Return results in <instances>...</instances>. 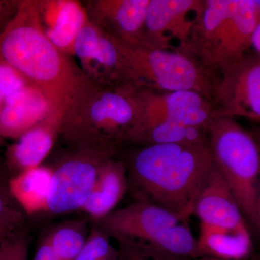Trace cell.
<instances>
[{"mask_svg":"<svg viewBox=\"0 0 260 260\" xmlns=\"http://www.w3.org/2000/svg\"><path fill=\"white\" fill-rule=\"evenodd\" d=\"M123 160L135 202L160 207L186 223L213 165L209 144L141 145Z\"/></svg>","mask_w":260,"mask_h":260,"instance_id":"cell-1","label":"cell"},{"mask_svg":"<svg viewBox=\"0 0 260 260\" xmlns=\"http://www.w3.org/2000/svg\"><path fill=\"white\" fill-rule=\"evenodd\" d=\"M0 59L18 70L54 109H67L91 81L46 35L37 0L19 1L16 13L0 34Z\"/></svg>","mask_w":260,"mask_h":260,"instance_id":"cell-2","label":"cell"},{"mask_svg":"<svg viewBox=\"0 0 260 260\" xmlns=\"http://www.w3.org/2000/svg\"><path fill=\"white\" fill-rule=\"evenodd\" d=\"M259 17L256 0L200 1L183 52L220 76L251 53V36Z\"/></svg>","mask_w":260,"mask_h":260,"instance_id":"cell-3","label":"cell"},{"mask_svg":"<svg viewBox=\"0 0 260 260\" xmlns=\"http://www.w3.org/2000/svg\"><path fill=\"white\" fill-rule=\"evenodd\" d=\"M138 116L134 87H84L65 109L60 135L70 148L117 152L126 143Z\"/></svg>","mask_w":260,"mask_h":260,"instance_id":"cell-4","label":"cell"},{"mask_svg":"<svg viewBox=\"0 0 260 260\" xmlns=\"http://www.w3.org/2000/svg\"><path fill=\"white\" fill-rule=\"evenodd\" d=\"M208 142L214 164L237 200L249 229L260 231V155L255 140L234 118L212 119Z\"/></svg>","mask_w":260,"mask_h":260,"instance_id":"cell-5","label":"cell"},{"mask_svg":"<svg viewBox=\"0 0 260 260\" xmlns=\"http://www.w3.org/2000/svg\"><path fill=\"white\" fill-rule=\"evenodd\" d=\"M126 85L160 92L194 91L213 103L220 75L180 50L121 44Z\"/></svg>","mask_w":260,"mask_h":260,"instance_id":"cell-6","label":"cell"},{"mask_svg":"<svg viewBox=\"0 0 260 260\" xmlns=\"http://www.w3.org/2000/svg\"><path fill=\"white\" fill-rule=\"evenodd\" d=\"M95 224L117 243H143L181 257H203L188 223L156 205L135 202Z\"/></svg>","mask_w":260,"mask_h":260,"instance_id":"cell-7","label":"cell"},{"mask_svg":"<svg viewBox=\"0 0 260 260\" xmlns=\"http://www.w3.org/2000/svg\"><path fill=\"white\" fill-rule=\"evenodd\" d=\"M138 116L126 143L160 123L209 130L213 103L194 91L157 92L134 87Z\"/></svg>","mask_w":260,"mask_h":260,"instance_id":"cell-8","label":"cell"},{"mask_svg":"<svg viewBox=\"0 0 260 260\" xmlns=\"http://www.w3.org/2000/svg\"><path fill=\"white\" fill-rule=\"evenodd\" d=\"M52 169L46 211L55 214L81 210L91 192L99 168L116 152L107 149L70 148Z\"/></svg>","mask_w":260,"mask_h":260,"instance_id":"cell-9","label":"cell"},{"mask_svg":"<svg viewBox=\"0 0 260 260\" xmlns=\"http://www.w3.org/2000/svg\"><path fill=\"white\" fill-rule=\"evenodd\" d=\"M73 56L89 80L99 85H126L121 43L89 20L75 39Z\"/></svg>","mask_w":260,"mask_h":260,"instance_id":"cell-10","label":"cell"},{"mask_svg":"<svg viewBox=\"0 0 260 260\" xmlns=\"http://www.w3.org/2000/svg\"><path fill=\"white\" fill-rule=\"evenodd\" d=\"M250 53L232 69L220 75L213 104L214 117L260 119V59Z\"/></svg>","mask_w":260,"mask_h":260,"instance_id":"cell-11","label":"cell"},{"mask_svg":"<svg viewBox=\"0 0 260 260\" xmlns=\"http://www.w3.org/2000/svg\"><path fill=\"white\" fill-rule=\"evenodd\" d=\"M200 5L199 0H150L144 44L171 49V39H175L180 51L185 50Z\"/></svg>","mask_w":260,"mask_h":260,"instance_id":"cell-12","label":"cell"},{"mask_svg":"<svg viewBox=\"0 0 260 260\" xmlns=\"http://www.w3.org/2000/svg\"><path fill=\"white\" fill-rule=\"evenodd\" d=\"M150 0H92L85 3L89 20L124 45L145 44Z\"/></svg>","mask_w":260,"mask_h":260,"instance_id":"cell-13","label":"cell"},{"mask_svg":"<svg viewBox=\"0 0 260 260\" xmlns=\"http://www.w3.org/2000/svg\"><path fill=\"white\" fill-rule=\"evenodd\" d=\"M193 214L200 223L230 229L248 226L232 191L214 162L195 201Z\"/></svg>","mask_w":260,"mask_h":260,"instance_id":"cell-14","label":"cell"},{"mask_svg":"<svg viewBox=\"0 0 260 260\" xmlns=\"http://www.w3.org/2000/svg\"><path fill=\"white\" fill-rule=\"evenodd\" d=\"M65 109H52L45 119L10 145L7 152V160L15 175L42 166L60 135Z\"/></svg>","mask_w":260,"mask_h":260,"instance_id":"cell-15","label":"cell"},{"mask_svg":"<svg viewBox=\"0 0 260 260\" xmlns=\"http://www.w3.org/2000/svg\"><path fill=\"white\" fill-rule=\"evenodd\" d=\"M42 28L61 52L73 56L78 34L88 20L86 8L77 0H37Z\"/></svg>","mask_w":260,"mask_h":260,"instance_id":"cell-16","label":"cell"},{"mask_svg":"<svg viewBox=\"0 0 260 260\" xmlns=\"http://www.w3.org/2000/svg\"><path fill=\"white\" fill-rule=\"evenodd\" d=\"M128 191L127 173L123 159L115 157L99 168L96 179L83 210L97 223L116 209Z\"/></svg>","mask_w":260,"mask_h":260,"instance_id":"cell-17","label":"cell"},{"mask_svg":"<svg viewBox=\"0 0 260 260\" xmlns=\"http://www.w3.org/2000/svg\"><path fill=\"white\" fill-rule=\"evenodd\" d=\"M50 103L36 87L11 102L5 103L0 112V135L17 140L45 119L52 111Z\"/></svg>","mask_w":260,"mask_h":260,"instance_id":"cell-18","label":"cell"},{"mask_svg":"<svg viewBox=\"0 0 260 260\" xmlns=\"http://www.w3.org/2000/svg\"><path fill=\"white\" fill-rule=\"evenodd\" d=\"M198 245L203 257L220 260L246 259L253 246L248 226L230 229L203 223H200Z\"/></svg>","mask_w":260,"mask_h":260,"instance_id":"cell-19","label":"cell"},{"mask_svg":"<svg viewBox=\"0 0 260 260\" xmlns=\"http://www.w3.org/2000/svg\"><path fill=\"white\" fill-rule=\"evenodd\" d=\"M52 169L40 166L13 176L9 192L28 215L46 211Z\"/></svg>","mask_w":260,"mask_h":260,"instance_id":"cell-20","label":"cell"},{"mask_svg":"<svg viewBox=\"0 0 260 260\" xmlns=\"http://www.w3.org/2000/svg\"><path fill=\"white\" fill-rule=\"evenodd\" d=\"M83 222H71L54 229L47 237L59 260H75L88 237Z\"/></svg>","mask_w":260,"mask_h":260,"instance_id":"cell-21","label":"cell"},{"mask_svg":"<svg viewBox=\"0 0 260 260\" xmlns=\"http://www.w3.org/2000/svg\"><path fill=\"white\" fill-rule=\"evenodd\" d=\"M111 239L95 224L83 249L75 260H116L117 247L113 246Z\"/></svg>","mask_w":260,"mask_h":260,"instance_id":"cell-22","label":"cell"},{"mask_svg":"<svg viewBox=\"0 0 260 260\" xmlns=\"http://www.w3.org/2000/svg\"><path fill=\"white\" fill-rule=\"evenodd\" d=\"M34 87L14 67L0 59V94L5 104Z\"/></svg>","mask_w":260,"mask_h":260,"instance_id":"cell-23","label":"cell"},{"mask_svg":"<svg viewBox=\"0 0 260 260\" xmlns=\"http://www.w3.org/2000/svg\"><path fill=\"white\" fill-rule=\"evenodd\" d=\"M116 260H183L155 246L138 242L117 243Z\"/></svg>","mask_w":260,"mask_h":260,"instance_id":"cell-24","label":"cell"},{"mask_svg":"<svg viewBox=\"0 0 260 260\" xmlns=\"http://www.w3.org/2000/svg\"><path fill=\"white\" fill-rule=\"evenodd\" d=\"M23 216L0 186V243L23 227Z\"/></svg>","mask_w":260,"mask_h":260,"instance_id":"cell-25","label":"cell"},{"mask_svg":"<svg viewBox=\"0 0 260 260\" xmlns=\"http://www.w3.org/2000/svg\"><path fill=\"white\" fill-rule=\"evenodd\" d=\"M29 237L21 228L0 243V260H28Z\"/></svg>","mask_w":260,"mask_h":260,"instance_id":"cell-26","label":"cell"},{"mask_svg":"<svg viewBox=\"0 0 260 260\" xmlns=\"http://www.w3.org/2000/svg\"><path fill=\"white\" fill-rule=\"evenodd\" d=\"M19 1L0 0V34L16 13Z\"/></svg>","mask_w":260,"mask_h":260,"instance_id":"cell-27","label":"cell"},{"mask_svg":"<svg viewBox=\"0 0 260 260\" xmlns=\"http://www.w3.org/2000/svg\"><path fill=\"white\" fill-rule=\"evenodd\" d=\"M34 260H59L53 250L47 237L43 239L38 247Z\"/></svg>","mask_w":260,"mask_h":260,"instance_id":"cell-28","label":"cell"},{"mask_svg":"<svg viewBox=\"0 0 260 260\" xmlns=\"http://www.w3.org/2000/svg\"><path fill=\"white\" fill-rule=\"evenodd\" d=\"M251 52L260 56V23L257 24L251 36Z\"/></svg>","mask_w":260,"mask_h":260,"instance_id":"cell-29","label":"cell"},{"mask_svg":"<svg viewBox=\"0 0 260 260\" xmlns=\"http://www.w3.org/2000/svg\"><path fill=\"white\" fill-rule=\"evenodd\" d=\"M5 105L4 99H3V96H2L1 94H0V112H1L2 109H3V107Z\"/></svg>","mask_w":260,"mask_h":260,"instance_id":"cell-30","label":"cell"},{"mask_svg":"<svg viewBox=\"0 0 260 260\" xmlns=\"http://www.w3.org/2000/svg\"><path fill=\"white\" fill-rule=\"evenodd\" d=\"M201 258V260H220L216 259V258L210 257V256H203V257Z\"/></svg>","mask_w":260,"mask_h":260,"instance_id":"cell-31","label":"cell"},{"mask_svg":"<svg viewBox=\"0 0 260 260\" xmlns=\"http://www.w3.org/2000/svg\"><path fill=\"white\" fill-rule=\"evenodd\" d=\"M3 143V138H2L1 135H0V145Z\"/></svg>","mask_w":260,"mask_h":260,"instance_id":"cell-32","label":"cell"},{"mask_svg":"<svg viewBox=\"0 0 260 260\" xmlns=\"http://www.w3.org/2000/svg\"><path fill=\"white\" fill-rule=\"evenodd\" d=\"M183 260H190V259H189V258H184Z\"/></svg>","mask_w":260,"mask_h":260,"instance_id":"cell-33","label":"cell"}]
</instances>
